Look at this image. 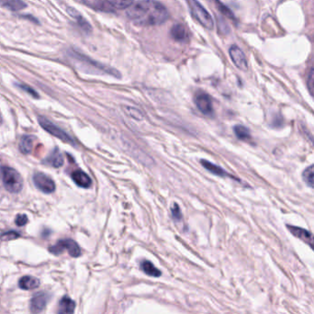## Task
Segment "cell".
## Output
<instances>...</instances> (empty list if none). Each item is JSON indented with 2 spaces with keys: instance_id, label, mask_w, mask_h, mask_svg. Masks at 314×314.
<instances>
[{
  "instance_id": "6da1fadb",
  "label": "cell",
  "mask_w": 314,
  "mask_h": 314,
  "mask_svg": "<svg viewBox=\"0 0 314 314\" xmlns=\"http://www.w3.org/2000/svg\"><path fill=\"white\" fill-rule=\"evenodd\" d=\"M127 17L137 26L161 25L168 21L169 13L162 3L155 0H140L127 10Z\"/></svg>"
},
{
  "instance_id": "7a4b0ae2",
  "label": "cell",
  "mask_w": 314,
  "mask_h": 314,
  "mask_svg": "<svg viewBox=\"0 0 314 314\" xmlns=\"http://www.w3.org/2000/svg\"><path fill=\"white\" fill-rule=\"evenodd\" d=\"M71 55L73 59H75L77 62L81 63L85 68H88V72L91 73H99V74H109L111 76H115L119 78L121 76V73L116 69L112 68L108 65H105L102 63L94 61L90 58L85 56L83 54L77 52H71Z\"/></svg>"
},
{
  "instance_id": "3957f363",
  "label": "cell",
  "mask_w": 314,
  "mask_h": 314,
  "mask_svg": "<svg viewBox=\"0 0 314 314\" xmlns=\"http://www.w3.org/2000/svg\"><path fill=\"white\" fill-rule=\"evenodd\" d=\"M189 10L194 19L199 22L200 25L207 30H212L214 28V21L208 11L198 0H187Z\"/></svg>"
},
{
  "instance_id": "277c9868",
  "label": "cell",
  "mask_w": 314,
  "mask_h": 314,
  "mask_svg": "<svg viewBox=\"0 0 314 314\" xmlns=\"http://www.w3.org/2000/svg\"><path fill=\"white\" fill-rule=\"evenodd\" d=\"M2 177L6 189L11 193H19L22 189L23 180L15 169L7 167L2 168Z\"/></svg>"
},
{
  "instance_id": "5b68a950",
  "label": "cell",
  "mask_w": 314,
  "mask_h": 314,
  "mask_svg": "<svg viewBox=\"0 0 314 314\" xmlns=\"http://www.w3.org/2000/svg\"><path fill=\"white\" fill-rule=\"evenodd\" d=\"M64 250L68 252L69 255L72 257H78L81 256V249L78 244L72 239L60 240L56 245L49 248V251L55 256L61 255Z\"/></svg>"
},
{
  "instance_id": "8992f818",
  "label": "cell",
  "mask_w": 314,
  "mask_h": 314,
  "mask_svg": "<svg viewBox=\"0 0 314 314\" xmlns=\"http://www.w3.org/2000/svg\"><path fill=\"white\" fill-rule=\"evenodd\" d=\"M39 123L45 131L53 136L56 137L59 140L63 141V142H66V143L73 144V140L69 134L63 131L62 129H60L58 126L53 124L52 121H49L46 118L39 117Z\"/></svg>"
},
{
  "instance_id": "52a82bcc",
  "label": "cell",
  "mask_w": 314,
  "mask_h": 314,
  "mask_svg": "<svg viewBox=\"0 0 314 314\" xmlns=\"http://www.w3.org/2000/svg\"><path fill=\"white\" fill-rule=\"evenodd\" d=\"M195 104L198 110L206 116H211L214 112L213 104L210 96L203 91L198 92L195 96Z\"/></svg>"
},
{
  "instance_id": "ba28073f",
  "label": "cell",
  "mask_w": 314,
  "mask_h": 314,
  "mask_svg": "<svg viewBox=\"0 0 314 314\" xmlns=\"http://www.w3.org/2000/svg\"><path fill=\"white\" fill-rule=\"evenodd\" d=\"M33 182L35 184L37 189H40L43 193L51 194L55 190L54 181L45 174H35L33 176Z\"/></svg>"
},
{
  "instance_id": "9c48e42d",
  "label": "cell",
  "mask_w": 314,
  "mask_h": 314,
  "mask_svg": "<svg viewBox=\"0 0 314 314\" xmlns=\"http://www.w3.org/2000/svg\"><path fill=\"white\" fill-rule=\"evenodd\" d=\"M229 53H230V59L232 63L236 64L237 68L240 69L242 71H247L248 63L246 60V54L237 45H232L230 46Z\"/></svg>"
},
{
  "instance_id": "30bf717a",
  "label": "cell",
  "mask_w": 314,
  "mask_h": 314,
  "mask_svg": "<svg viewBox=\"0 0 314 314\" xmlns=\"http://www.w3.org/2000/svg\"><path fill=\"white\" fill-rule=\"evenodd\" d=\"M288 229L294 236H296L299 240L304 242L314 251V236L311 232L302 228L296 227V226L288 225Z\"/></svg>"
},
{
  "instance_id": "8fae6325",
  "label": "cell",
  "mask_w": 314,
  "mask_h": 314,
  "mask_svg": "<svg viewBox=\"0 0 314 314\" xmlns=\"http://www.w3.org/2000/svg\"><path fill=\"white\" fill-rule=\"evenodd\" d=\"M48 299H49V296L46 293L39 292L36 295H34L31 300V305H30L32 313L38 314L42 312L47 305Z\"/></svg>"
},
{
  "instance_id": "7c38bea8",
  "label": "cell",
  "mask_w": 314,
  "mask_h": 314,
  "mask_svg": "<svg viewBox=\"0 0 314 314\" xmlns=\"http://www.w3.org/2000/svg\"><path fill=\"white\" fill-rule=\"evenodd\" d=\"M171 36L175 41L179 42H187L189 40L188 29L183 24H176L171 28Z\"/></svg>"
},
{
  "instance_id": "4fadbf2b",
  "label": "cell",
  "mask_w": 314,
  "mask_h": 314,
  "mask_svg": "<svg viewBox=\"0 0 314 314\" xmlns=\"http://www.w3.org/2000/svg\"><path fill=\"white\" fill-rule=\"evenodd\" d=\"M72 179L80 188L89 189L92 185V180L89 175L82 170H75L72 173Z\"/></svg>"
},
{
  "instance_id": "5bb4252c",
  "label": "cell",
  "mask_w": 314,
  "mask_h": 314,
  "mask_svg": "<svg viewBox=\"0 0 314 314\" xmlns=\"http://www.w3.org/2000/svg\"><path fill=\"white\" fill-rule=\"evenodd\" d=\"M74 309L75 302L68 296H64L58 304L57 314H73Z\"/></svg>"
},
{
  "instance_id": "9a60e30c",
  "label": "cell",
  "mask_w": 314,
  "mask_h": 314,
  "mask_svg": "<svg viewBox=\"0 0 314 314\" xmlns=\"http://www.w3.org/2000/svg\"><path fill=\"white\" fill-rule=\"evenodd\" d=\"M39 278L32 277V276H24L20 279L19 286L21 289L24 290H32L34 288H38L40 286Z\"/></svg>"
},
{
  "instance_id": "2e32d148",
  "label": "cell",
  "mask_w": 314,
  "mask_h": 314,
  "mask_svg": "<svg viewBox=\"0 0 314 314\" xmlns=\"http://www.w3.org/2000/svg\"><path fill=\"white\" fill-rule=\"evenodd\" d=\"M201 163V165H202V167L203 168H206L208 171H209L210 173L214 174L216 176H218V177H229V178H232L230 175L227 173L225 170H223L222 168L219 167V166H217V165H214V164H212V163L209 162V161H207V160H201L200 161Z\"/></svg>"
},
{
  "instance_id": "e0dca14e",
  "label": "cell",
  "mask_w": 314,
  "mask_h": 314,
  "mask_svg": "<svg viewBox=\"0 0 314 314\" xmlns=\"http://www.w3.org/2000/svg\"><path fill=\"white\" fill-rule=\"evenodd\" d=\"M0 5L11 11H20L26 9L27 4L22 0H0Z\"/></svg>"
},
{
  "instance_id": "ac0fdd59",
  "label": "cell",
  "mask_w": 314,
  "mask_h": 314,
  "mask_svg": "<svg viewBox=\"0 0 314 314\" xmlns=\"http://www.w3.org/2000/svg\"><path fill=\"white\" fill-rule=\"evenodd\" d=\"M67 12H68L69 15L73 18L75 21H77L79 26L81 27V29L84 31V32H91V26L89 24L88 21L85 20L83 17L80 15V13H78L75 10H73L72 8H68L67 9Z\"/></svg>"
},
{
  "instance_id": "d6986e66",
  "label": "cell",
  "mask_w": 314,
  "mask_h": 314,
  "mask_svg": "<svg viewBox=\"0 0 314 314\" xmlns=\"http://www.w3.org/2000/svg\"><path fill=\"white\" fill-rule=\"evenodd\" d=\"M45 163L52 166L53 168H60L62 167L63 164V157L62 155V153L59 151V149H54L50 155L46 158Z\"/></svg>"
},
{
  "instance_id": "ffe728a7",
  "label": "cell",
  "mask_w": 314,
  "mask_h": 314,
  "mask_svg": "<svg viewBox=\"0 0 314 314\" xmlns=\"http://www.w3.org/2000/svg\"><path fill=\"white\" fill-rule=\"evenodd\" d=\"M141 268L143 272L145 273L148 276H150V277L158 278V277H160L162 275L161 271L153 266L152 262L147 261V260L141 262Z\"/></svg>"
},
{
  "instance_id": "44dd1931",
  "label": "cell",
  "mask_w": 314,
  "mask_h": 314,
  "mask_svg": "<svg viewBox=\"0 0 314 314\" xmlns=\"http://www.w3.org/2000/svg\"><path fill=\"white\" fill-rule=\"evenodd\" d=\"M35 138L31 135H25L22 137L20 142V150L22 153L28 154L32 152V147H33V142H34Z\"/></svg>"
},
{
  "instance_id": "7402d4cb",
  "label": "cell",
  "mask_w": 314,
  "mask_h": 314,
  "mask_svg": "<svg viewBox=\"0 0 314 314\" xmlns=\"http://www.w3.org/2000/svg\"><path fill=\"white\" fill-rule=\"evenodd\" d=\"M122 110L124 111V113H125L126 115L129 116L130 118L133 119V120L141 121H142V119H143L142 112L138 110V109H136V108H133V107H131V106H124V107L122 108Z\"/></svg>"
},
{
  "instance_id": "603a6c76",
  "label": "cell",
  "mask_w": 314,
  "mask_h": 314,
  "mask_svg": "<svg viewBox=\"0 0 314 314\" xmlns=\"http://www.w3.org/2000/svg\"><path fill=\"white\" fill-rule=\"evenodd\" d=\"M234 133L238 139L242 141H249L251 139V133L250 131L243 125H236L233 129Z\"/></svg>"
},
{
  "instance_id": "cb8c5ba5",
  "label": "cell",
  "mask_w": 314,
  "mask_h": 314,
  "mask_svg": "<svg viewBox=\"0 0 314 314\" xmlns=\"http://www.w3.org/2000/svg\"><path fill=\"white\" fill-rule=\"evenodd\" d=\"M214 3L216 8L218 9V11H220V13H221L223 16L228 18L230 21L236 22V17H234L233 13L231 12L230 9H228L225 5H223V4L220 2V0H214Z\"/></svg>"
},
{
  "instance_id": "d4e9b609",
  "label": "cell",
  "mask_w": 314,
  "mask_h": 314,
  "mask_svg": "<svg viewBox=\"0 0 314 314\" xmlns=\"http://www.w3.org/2000/svg\"><path fill=\"white\" fill-rule=\"evenodd\" d=\"M106 1L109 5L118 10L129 9L133 4V0H106Z\"/></svg>"
},
{
  "instance_id": "484cf974",
  "label": "cell",
  "mask_w": 314,
  "mask_h": 314,
  "mask_svg": "<svg viewBox=\"0 0 314 314\" xmlns=\"http://www.w3.org/2000/svg\"><path fill=\"white\" fill-rule=\"evenodd\" d=\"M171 212H172V217L174 218V220H180L182 219V213H181V210L180 208L177 203H175L171 209Z\"/></svg>"
},
{
  "instance_id": "4316f807",
  "label": "cell",
  "mask_w": 314,
  "mask_h": 314,
  "mask_svg": "<svg viewBox=\"0 0 314 314\" xmlns=\"http://www.w3.org/2000/svg\"><path fill=\"white\" fill-rule=\"evenodd\" d=\"M308 88H309L310 94L314 97V69H312L309 73L308 77Z\"/></svg>"
},
{
  "instance_id": "83f0119b",
  "label": "cell",
  "mask_w": 314,
  "mask_h": 314,
  "mask_svg": "<svg viewBox=\"0 0 314 314\" xmlns=\"http://www.w3.org/2000/svg\"><path fill=\"white\" fill-rule=\"evenodd\" d=\"M20 237V234L18 232L15 231H10V232H7L4 233L3 236H1V239L2 240H7V241H10V240H14Z\"/></svg>"
},
{
  "instance_id": "f1b7e54d",
  "label": "cell",
  "mask_w": 314,
  "mask_h": 314,
  "mask_svg": "<svg viewBox=\"0 0 314 314\" xmlns=\"http://www.w3.org/2000/svg\"><path fill=\"white\" fill-rule=\"evenodd\" d=\"M302 177H303L304 180L309 179V178H314V165L310 166V167L306 168V169L304 170Z\"/></svg>"
},
{
  "instance_id": "f546056e",
  "label": "cell",
  "mask_w": 314,
  "mask_h": 314,
  "mask_svg": "<svg viewBox=\"0 0 314 314\" xmlns=\"http://www.w3.org/2000/svg\"><path fill=\"white\" fill-rule=\"evenodd\" d=\"M28 222V217L26 215H18V217L16 218V224L18 226H23L26 224Z\"/></svg>"
},
{
  "instance_id": "4dcf8cb0",
  "label": "cell",
  "mask_w": 314,
  "mask_h": 314,
  "mask_svg": "<svg viewBox=\"0 0 314 314\" xmlns=\"http://www.w3.org/2000/svg\"><path fill=\"white\" fill-rule=\"evenodd\" d=\"M21 88L27 90V92H29V93L32 95V96H33V97H38V95H37L36 92H35L34 90H32V89H30V88H28V87H24V86H21Z\"/></svg>"
},
{
  "instance_id": "1f68e13d",
  "label": "cell",
  "mask_w": 314,
  "mask_h": 314,
  "mask_svg": "<svg viewBox=\"0 0 314 314\" xmlns=\"http://www.w3.org/2000/svg\"><path fill=\"white\" fill-rule=\"evenodd\" d=\"M304 181L308 184L309 187H311L312 189H314V178H309V179H306V180H304Z\"/></svg>"
},
{
  "instance_id": "d6a6232c",
  "label": "cell",
  "mask_w": 314,
  "mask_h": 314,
  "mask_svg": "<svg viewBox=\"0 0 314 314\" xmlns=\"http://www.w3.org/2000/svg\"><path fill=\"white\" fill-rule=\"evenodd\" d=\"M1 122H2V118H1V114H0V124H1Z\"/></svg>"
}]
</instances>
